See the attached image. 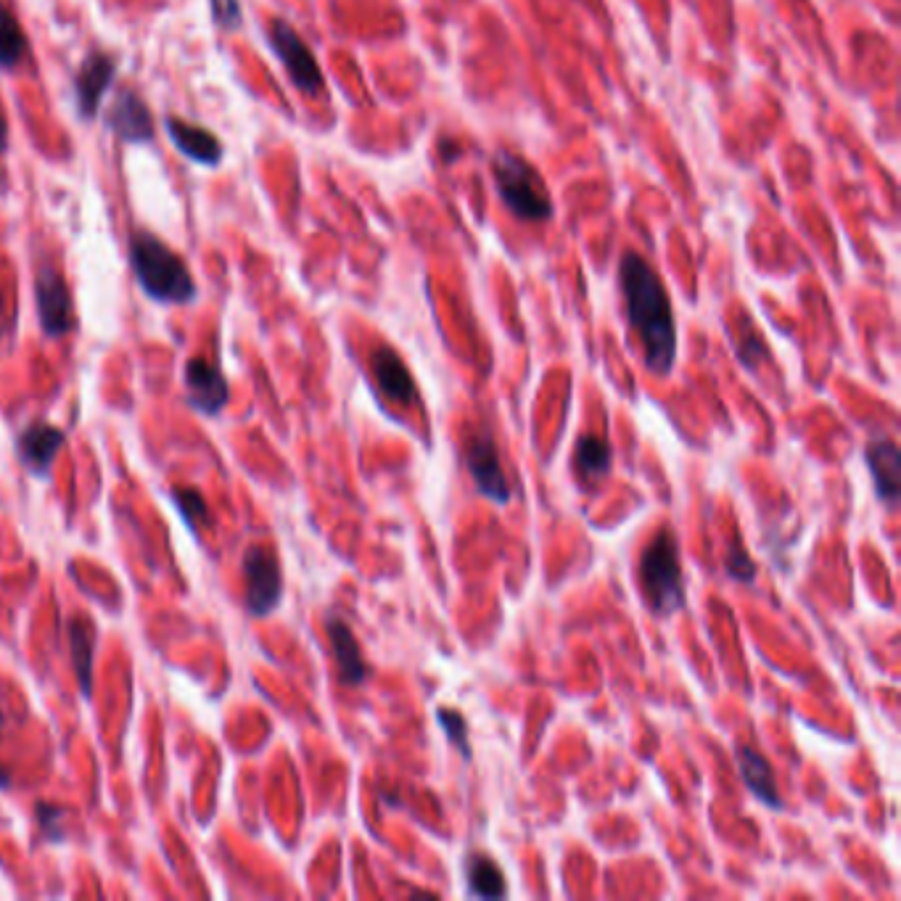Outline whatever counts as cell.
<instances>
[{
    "instance_id": "1",
    "label": "cell",
    "mask_w": 901,
    "mask_h": 901,
    "mask_svg": "<svg viewBox=\"0 0 901 901\" xmlns=\"http://www.w3.org/2000/svg\"><path fill=\"white\" fill-rule=\"evenodd\" d=\"M619 281L627 301L629 326L640 337L646 365L655 376H666L677 357V323H674L672 301L655 270L640 254L621 256Z\"/></svg>"
},
{
    "instance_id": "2",
    "label": "cell",
    "mask_w": 901,
    "mask_h": 901,
    "mask_svg": "<svg viewBox=\"0 0 901 901\" xmlns=\"http://www.w3.org/2000/svg\"><path fill=\"white\" fill-rule=\"evenodd\" d=\"M130 262L140 288L151 299L167 301V305H185L196 296V283H193L185 262L157 236H133Z\"/></svg>"
},
{
    "instance_id": "3",
    "label": "cell",
    "mask_w": 901,
    "mask_h": 901,
    "mask_svg": "<svg viewBox=\"0 0 901 901\" xmlns=\"http://www.w3.org/2000/svg\"><path fill=\"white\" fill-rule=\"evenodd\" d=\"M642 595L653 614L672 616L685 606V579H682L680 547L674 534L661 529L650 539L640 558Z\"/></svg>"
},
{
    "instance_id": "4",
    "label": "cell",
    "mask_w": 901,
    "mask_h": 901,
    "mask_svg": "<svg viewBox=\"0 0 901 901\" xmlns=\"http://www.w3.org/2000/svg\"><path fill=\"white\" fill-rule=\"evenodd\" d=\"M494 185L500 198L513 215L524 223H545L552 217V198L547 193L545 180L526 162L524 157L511 151H500L492 162Z\"/></svg>"
},
{
    "instance_id": "5",
    "label": "cell",
    "mask_w": 901,
    "mask_h": 901,
    "mask_svg": "<svg viewBox=\"0 0 901 901\" xmlns=\"http://www.w3.org/2000/svg\"><path fill=\"white\" fill-rule=\"evenodd\" d=\"M247 577V606L254 616H267L281 603L283 574L275 552L265 545H252L243 552Z\"/></svg>"
},
{
    "instance_id": "6",
    "label": "cell",
    "mask_w": 901,
    "mask_h": 901,
    "mask_svg": "<svg viewBox=\"0 0 901 901\" xmlns=\"http://www.w3.org/2000/svg\"><path fill=\"white\" fill-rule=\"evenodd\" d=\"M270 43H273L275 56L283 61L288 77L294 80V85L299 88L301 93H320V88H323V72H320L312 50L307 48L305 41H301L299 32H296L288 22H283V19H275V22L270 24Z\"/></svg>"
},
{
    "instance_id": "7",
    "label": "cell",
    "mask_w": 901,
    "mask_h": 901,
    "mask_svg": "<svg viewBox=\"0 0 901 901\" xmlns=\"http://www.w3.org/2000/svg\"><path fill=\"white\" fill-rule=\"evenodd\" d=\"M35 299H37V315H41V326L48 337H64L75 328V305L72 294H69L67 281L56 267L45 265L41 267L35 281Z\"/></svg>"
},
{
    "instance_id": "8",
    "label": "cell",
    "mask_w": 901,
    "mask_h": 901,
    "mask_svg": "<svg viewBox=\"0 0 901 901\" xmlns=\"http://www.w3.org/2000/svg\"><path fill=\"white\" fill-rule=\"evenodd\" d=\"M466 466L471 474L476 489L492 503L505 505L511 500V484H507L500 455L494 442L487 434H474L466 447Z\"/></svg>"
},
{
    "instance_id": "9",
    "label": "cell",
    "mask_w": 901,
    "mask_h": 901,
    "mask_svg": "<svg viewBox=\"0 0 901 901\" xmlns=\"http://www.w3.org/2000/svg\"><path fill=\"white\" fill-rule=\"evenodd\" d=\"M185 386H189V399L193 408L202 415H217L228 404L230 386L228 378L217 365L209 360L193 357L185 365Z\"/></svg>"
},
{
    "instance_id": "10",
    "label": "cell",
    "mask_w": 901,
    "mask_h": 901,
    "mask_svg": "<svg viewBox=\"0 0 901 901\" xmlns=\"http://www.w3.org/2000/svg\"><path fill=\"white\" fill-rule=\"evenodd\" d=\"M114 72H117V61L114 56L104 54V50H93L88 54V59L82 61L80 72L75 77V99L77 109H80V117H95L99 112L101 99L112 85Z\"/></svg>"
},
{
    "instance_id": "11",
    "label": "cell",
    "mask_w": 901,
    "mask_h": 901,
    "mask_svg": "<svg viewBox=\"0 0 901 901\" xmlns=\"http://www.w3.org/2000/svg\"><path fill=\"white\" fill-rule=\"evenodd\" d=\"M106 125L127 144H148L153 138L151 109L135 90H119L114 104L109 106Z\"/></svg>"
},
{
    "instance_id": "12",
    "label": "cell",
    "mask_w": 901,
    "mask_h": 901,
    "mask_svg": "<svg viewBox=\"0 0 901 901\" xmlns=\"http://www.w3.org/2000/svg\"><path fill=\"white\" fill-rule=\"evenodd\" d=\"M326 632H328V640H331L333 655H337L339 680L344 682L346 687H360L365 680H368L370 669L368 664H365L363 650H360L355 632H352L350 624L337 614L326 616Z\"/></svg>"
},
{
    "instance_id": "13",
    "label": "cell",
    "mask_w": 901,
    "mask_h": 901,
    "mask_svg": "<svg viewBox=\"0 0 901 901\" xmlns=\"http://www.w3.org/2000/svg\"><path fill=\"white\" fill-rule=\"evenodd\" d=\"M64 444H67V436H64L61 429L50 426V423H32V426L19 434L16 449L19 458H22V463H27L32 474L48 476Z\"/></svg>"
},
{
    "instance_id": "14",
    "label": "cell",
    "mask_w": 901,
    "mask_h": 901,
    "mask_svg": "<svg viewBox=\"0 0 901 901\" xmlns=\"http://www.w3.org/2000/svg\"><path fill=\"white\" fill-rule=\"evenodd\" d=\"M867 466H870V474L875 479V492L883 500L888 507L897 505L899 500V447L897 442L888 440V436H875V440L867 444L865 449Z\"/></svg>"
},
{
    "instance_id": "15",
    "label": "cell",
    "mask_w": 901,
    "mask_h": 901,
    "mask_svg": "<svg viewBox=\"0 0 901 901\" xmlns=\"http://www.w3.org/2000/svg\"><path fill=\"white\" fill-rule=\"evenodd\" d=\"M164 127H167V135H170L172 144H175L185 157L193 159V162H198L204 167L220 164L223 144L215 133L207 130V127L191 125V122H183L178 117H167Z\"/></svg>"
},
{
    "instance_id": "16",
    "label": "cell",
    "mask_w": 901,
    "mask_h": 901,
    "mask_svg": "<svg viewBox=\"0 0 901 901\" xmlns=\"http://www.w3.org/2000/svg\"><path fill=\"white\" fill-rule=\"evenodd\" d=\"M370 365H373V376H376L378 386H381V391L391 399V402H399V404L415 402V397H418L415 381H413V376H410L408 365L402 363V357H399L395 350H389V346L376 350L370 357Z\"/></svg>"
},
{
    "instance_id": "17",
    "label": "cell",
    "mask_w": 901,
    "mask_h": 901,
    "mask_svg": "<svg viewBox=\"0 0 901 901\" xmlns=\"http://www.w3.org/2000/svg\"><path fill=\"white\" fill-rule=\"evenodd\" d=\"M738 764H740V777H743V783L749 785L751 794L772 809H783L780 794H777V783H775V769H772V764L767 762V759L759 754L756 749L740 745Z\"/></svg>"
},
{
    "instance_id": "18",
    "label": "cell",
    "mask_w": 901,
    "mask_h": 901,
    "mask_svg": "<svg viewBox=\"0 0 901 901\" xmlns=\"http://www.w3.org/2000/svg\"><path fill=\"white\" fill-rule=\"evenodd\" d=\"M69 648H72V666L82 693H93V648L95 629L88 619H72L69 624Z\"/></svg>"
},
{
    "instance_id": "19",
    "label": "cell",
    "mask_w": 901,
    "mask_h": 901,
    "mask_svg": "<svg viewBox=\"0 0 901 901\" xmlns=\"http://www.w3.org/2000/svg\"><path fill=\"white\" fill-rule=\"evenodd\" d=\"M468 893L479 899H500L507 897L505 875L489 857H471L466 865Z\"/></svg>"
},
{
    "instance_id": "20",
    "label": "cell",
    "mask_w": 901,
    "mask_h": 901,
    "mask_svg": "<svg viewBox=\"0 0 901 901\" xmlns=\"http://www.w3.org/2000/svg\"><path fill=\"white\" fill-rule=\"evenodd\" d=\"M577 468L588 481H597L611 468V444L601 436H582L577 442Z\"/></svg>"
},
{
    "instance_id": "21",
    "label": "cell",
    "mask_w": 901,
    "mask_h": 901,
    "mask_svg": "<svg viewBox=\"0 0 901 901\" xmlns=\"http://www.w3.org/2000/svg\"><path fill=\"white\" fill-rule=\"evenodd\" d=\"M27 54V37L19 30L14 14L0 3V67L14 69Z\"/></svg>"
},
{
    "instance_id": "22",
    "label": "cell",
    "mask_w": 901,
    "mask_h": 901,
    "mask_svg": "<svg viewBox=\"0 0 901 901\" xmlns=\"http://www.w3.org/2000/svg\"><path fill=\"white\" fill-rule=\"evenodd\" d=\"M172 500H175L180 516L189 521L191 526H207L209 524V505L207 500L202 498V492L193 487H178L172 492Z\"/></svg>"
},
{
    "instance_id": "23",
    "label": "cell",
    "mask_w": 901,
    "mask_h": 901,
    "mask_svg": "<svg viewBox=\"0 0 901 901\" xmlns=\"http://www.w3.org/2000/svg\"><path fill=\"white\" fill-rule=\"evenodd\" d=\"M436 719H440L442 730L460 749L463 759H471V743H468V725L466 717L455 709H436Z\"/></svg>"
},
{
    "instance_id": "24",
    "label": "cell",
    "mask_w": 901,
    "mask_h": 901,
    "mask_svg": "<svg viewBox=\"0 0 901 901\" xmlns=\"http://www.w3.org/2000/svg\"><path fill=\"white\" fill-rule=\"evenodd\" d=\"M727 571H730V577L738 579V582H754L756 566L751 561V556L745 552L743 545L732 543L730 558H727Z\"/></svg>"
},
{
    "instance_id": "25",
    "label": "cell",
    "mask_w": 901,
    "mask_h": 901,
    "mask_svg": "<svg viewBox=\"0 0 901 901\" xmlns=\"http://www.w3.org/2000/svg\"><path fill=\"white\" fill-rule=\"evenodd\" d=\"M212 14H215L220 27L233 30L241 24V5L238 0H212Z\"/></svg>"
},
{
    "instance_id": "26",
    "label": "cell",
    "mask_w": 901,
    "mask_h": 901,
    "mask_svg": "<svg viewBox=\"0 0 901 901\" xmlns=\"http://www.w3.org/2000/svg\"><path fill=\"white\" fill-rule=\"evenodd\" d=\"M37 814H41V822H43L45 833H48V839L59 841L64 833L61 825H64V817H67V812L59 807H50V803H41V807H37Z\"/></svg>"
},
{
    "instance_id": "27",
    "label": "cell",
    "mask_w": 901,
    "mask_h": 901,
    "mask_svg": "<svg viewBox=\"0 0 901 901\" xmlns=\"http://www.w3.org/2000/svg\"><path fill=\"white\" fill-rule=\"evenodd\" d=\"M5 146H9V130H5V117L0 112V151H5Z\"/></svg>"
},
{
    "instance_id": "28",
    "label": "cell",
    "mask_w": 901,
    "mask_h": 901,
    "mask_svg": "<svg viewBox=\"0 0 901 901\" xmlns=\"http://www.w3.org/2000/svg\"><path fill=\"white\" fill-rule=\"evenodd\" d=\"M0 725H3V714H0Z\"/></svg>"
},
{
    "instance_id": "29",
    "label": "cell",
    "mask_w": 901,
    "mask_h": 901,
    "mask_svg": "<svg viewBox=\"0 0 901 901\" xmlns=\"http://www.w3.org/2000/svg\"><path fill=\"white\" fill-rule=\"evenodd\" d=\"M0 307H3V299H0Z\"/></svg>"
}]
</instances>
